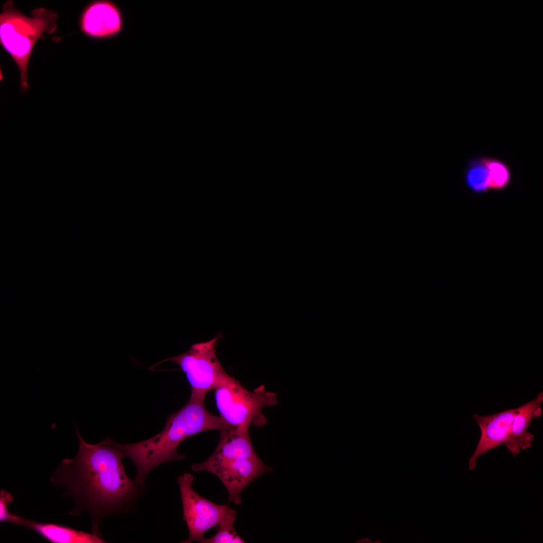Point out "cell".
Segmentation results:
<instances>
[{"label": "cell", "mask_w": 543, "mask_h": 543, "mask_svg": "<svg viewBox=\"0 0 543 543\" xmlns=\"http://www.w3.org/2000/svg\"><path fill=\"white\" fill-rule=\"evenodd\" d=\"M221 334L193 344L185 352L166 359L177 364L191 386L190 399L205 401L208 392L215 389L230 375L218 359L216 347Z\"/></svg>", "instance_id": "8992f818"}, {"label": "cell", "mask_w": 543, "mask_h": 543, "mask_svg": "<svg viewBox=\"0 0 543 543\" xmlns=\"http://www.w3.org/2000/svg\"><path fill=\"white\" fill-rule=\"evenodd\" d=\"M194 476L185 473L179 476V486L183 516L188 526V539L182 541L201 542L209 529L230 521H235L236 511L226 504H218L200 496L193 489Z\"/></svg>", "instance_id": "52a82bcc"}, {"label": "cell", "mask_w": 543, "mask_h": 543, "mask_svg": "<svg viewBox=\"0 0 543 543\" xmlns=\"http://www.w3.org/2000/svg\"><path fill=\"white\" fill-rule=\"evenodd\" d=\"M204 401L189 399L177 411L168 415L163 430L147 439L132 443H120L124 457L130 458L136 468L135 482L147 487L145 480L157 466L183 460L178 446L186 439L210 430L221 431L229 427L220 416L209 412Z\"/></svg>", "instance_id": "7a4b0ae2"}, {"label": "cell", "mask_w": 543, "mask_h": 543, "mask_svg": "<svg viewBox=\"0 0 543 543\" xmlns=\"http://www.w3.org/2000/svg\"><path fill=\"white\" fill-rule=\"evenodd\" d=\"M10 523L28 528L53 543H103V536L88 533L59 524L37 522L12 515Z\"/></svg>", "instance_id": "8fae6325"}, {"label": "cell", "mask_w": 543, "mask_h": 543, "mask_svg": "<svg viewBox=\"0 0 543 543\" xmlns=\"http://www.w3.org/2000/svg\"><path fill=\"white\" fill-rule=\"evenodd\" d=\"M79 449L73 459L63 460L50 481L63 486L75 505L70 515L85 510L89 514L92 533L102 536L100 526L110 514L128 513L135 509L144 488L128 477L119 443L107 437L97 444L86 442L76 426Z\"/></svg>", "instance_id": "6da1fadb"}, {"label": "cell", "mask_w": 543, "mask_h": 543, "mask_svg": "<svg viewBox=\"0 0 543 543\" xmlns=\"http://www.w3.org/2000/svg\"><path fill=\"white\" fill-rule=\"evenodd\" d=\"M56 12L43 8L31 12V17L22 13L11 1L3 5L0 15V41L17 63L21 73L22 90L28 89L27 71L29 59L36 41L45 38L43 34L56 31Z\"/></svg>", "instance_id": "277c9868"}, {"label": "cell", "mask_w": 543, "mask_h": 543, "mask_svg": "<svg viewBox=\"0 0 543 543\" xmlns=\"http://www.w3.org/2000/svg\"><path fill=\"white\" fill-rule=\"evenodd\" d=\"M543 392H540L531 401L516 408L507 438L505 443L507 449L515 457L521 450L530 448L534 435L527 430L531 421L542 415L541 405Z\"/></svg>", "instance_id": "30bf717a"}, {"label": "cell", "mask_w": 543, "mask_h": 543, "mask_svg": "<svg viewBox=\"0 0 543 543\" xmlns=\"http://www.w3.org/2000/svg\"><path fill=\"white\" fill-rule=\"evenodd\" d=\"M235 521H230L218 526L217 532L212 536L204 538L203 543H243L245 541L240 537L236 531L234 523Z\"/></svg>", "instance_id": "5bb4252c"}, {"label": "cell", "mask_w": 543, "mask_h": 543, "mask_svg": "<svg viewBox=\"0 0 543 543\" xmlns=\"http://www.w3.org/2000/svg\"><path fill=\"white\" fill-rule=\"evenodd\" d=\"M463 173L466 185L471 192L481 195L490 191L489 174L482 155L470 158Z\"/></svg>", "instance_id": "7c38bea8"}, {"label": "cell", "mask_w": 543, "mask_h": 543, "mask_svg": "<svg viewBox=\"0 0 543 543\" xmlns=\"http://www.w3.org/2000/svg\"><path fill=\"white\" fill-rule=\"evenodd\" d=\"M515 411L516 408L488 415L473 414L481 435L474 452L469 460V470L475 469L481 456L505 444Z\"/></svg>", "instance_id": "9c48e42d"}, {"label": "cell", "mask_w": 543, "mask_h": 543, "mask_svg": "<svg viewBox=\"0 0 543 543\" xmlns=\"http://www.w3.org/2000/svg\"><path fill=\"white\" fill-rule=\"evenodd\" d=\"M359 541H360V542H373V541H372V539H370V538H368V537H367V538H363V539H361V540H360Z\"/></svg>", "instance_id": "9a60e30c"}, {"label": "cell", "mask_w": 543, "mask_h": 543, "mask_svg": "<svg viewBox=\"0 0 543 543\" xmlns=\"http://www.w3.org/2000/svg\"><path fill=\"white\" fill-rule=\"evenodd\" d=\"M214 391L219 416L230 427L264 425L266 418L262 409L278 403L276 394L266 391L263 385L249 391L230 376Z\"/></svg>", "instance_id": "5b68a950"}, {"label": "cell", "mask_w": 543, "mask_h": 543, "mask_svg": "<svg viewBox=\"0 0 543 543\" xmlns=\"http://www.w3.org/2000/svg\"><path fill=\"white\" fill-rule=\"evenodd\" d=\"M81 30L95 39H106L119 34L123 30L124 18L118 6L109 1L90 3L83 12Z\"/></svg>", "instance_id": "ba28073f"}, {"label": "cell", "mask_w": 543, "mask_h": 543, "mask_svg": "<svg viewBox=\"0 0 543 543\" xmlns=\"http://www.w3.org/2000/svg\"><path fill=\"white\" fill-rule=\"evenodd\" d=\"M249 426L229 427L220 431L219 443L204 462L194 464V472L205 471L217 476L226 488L230 501L242 502L241 493L259 476L272 472L256 454L249 436Z\"/></svg>", "instance_id": "3957f363"}, {"label": "cell", "mask_w": 543, "mask_h": 543, "mask_svg": "<svg viewBox=\"0 0 543 543\" xmlns=\"http://www.w3.org/2000/svg\"><path fill=\"white\" fill-rule=\"evenodd\" d=\"M482 157L489 174L490 191L501 192L506 190L512 179L509 165L495 157L482 155Z\"/></svg>", "instance_id": "4fadbf2b"}, {"label": "cell", "mask_w": 543, "mask_h": 543, "mask_svg": "<svg viewBox=\"0 0 543 543\" xmlns=\"http://www.w3.org/2000/svg\"><path fill=\"white\" fill-rule=\"evenodd\" d=\"M374 542H375V543H380V540H375V541H374Z\"/></svg>", "instance_id": "2e32d148"}]
</instances>
